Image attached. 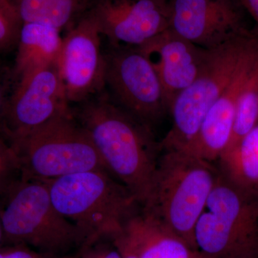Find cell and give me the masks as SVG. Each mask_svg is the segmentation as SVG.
<instances>
[{"label":"cell","instance_id":"cell-1","mask_svg":"<svg viewBox=\"0 0 258 258\" xmlns=\"http://www.w3.org/2000/svg\"><path fill=\"white\" fill-rule=\"evenodd\" d=\"M72 112L91 137L107 172L142 205L161 152L152 128L117 106L106 90Z\"/></svg>","mask_w":258,"mask_h":258},{"label":"cell","instance_id":"cell-2","mask_svg":"<svg viewBox=\"0 0 258 258\" xmlns=\"http://www.w3.org/2000/svg\"><path fill=\"white\" fill-rule=\"evenodd\" d=\"M141 211L198 251L195 230L220 175L218 168L184 150H162Z\"/></svg>","mask_w":258,"mask_h":258},{"label":"cell","instance_id":"cell-3","mask_svg":"<svg viewBox=\"0 0 258 258\" xmlns=\"http://www.w3.org/2000/svg\"><path fill=\"white\" fill-rule=\"evenodd\" d=\"M52 203L84 237L85 245L113 239L140 210L138 199L106 171H88L44 181Z\"/></svg>","mask_w":258,"mask_h":258},{"label":"cell","instance_id":"cell-4","mask_svg":"<svg viewBox=\"0 0 258 258\" xmlns=\"http://www.w3.org/2000/svg\"><path fill=\"white\" fill-rule=\"evenodd\" d=\"M0 215L10 243L50 255L86 243L79 229L56 210L44 181L22 177L0 198Z\"/></svg>","mask_w":258,"mask_h":258},{"label":"cell","instance_id":"cell-5","mask_svg":"<svg viewBox=\"0 0 258 258\" xmlns=\"http://www.w3.org/2000/svg\"><path fill=\"white\" fill-rule=\"evenodd\" d=\"M257 35L244 30L215 48L207 49L198 77L171 105L172 125L160 142L161 151L184 150L196 137L210 108L235 76Z\"/></svg>","mask_w":258,"mask_h":258},{"label":"cell","instance_id":"cell-6","mask_svg":"<svg viewBox=\"0 0 258 258\" xmlns=\"http://www.w3.org/2000/svg\"><path fill=\"white\" fill-rule=\"evenodd\" d=\"M195 241L202 258H258V198L220 173L197 222Z\"/></svg>","mask_w":258,"mask_h":258},{"label":"cell","instance_id":"cell-7","mask_svg":"<svg viewBox=\"0 0 258 258\" xmlns=\"http://www.w3.org/2000/svg\"><path fill=\"white\" fill-rule=\"evenodd\" d=\"M10 144L20 159L23 177L28 179L50 181L84 171H107L72 108Z\"/></svg>","mask_w":258,"mask_h":258},{"label":"cell","instance_id":"cell-8","mask_svg":"<svg viewBox=\"0 0 258 258\" xmlns=\"http://www.w3.org/2000/svg\"><path fill=\"white\" fill-rule=\"evenodd\" d=\"M106 55V88L113 103L152 128L169 113L152 64L136 47H111Z\"/></svg>","mask_w":258,"mask_h":258},{"label":"cell","instance_id":"cell-9","mask_svg":"<svg viewBox=\"0 0 258 258\" xmlns=\"http://www.w3.org/2000/svg\"><path fill=\"white\" fill-rule=\"evenodd\" d=\"M101 32L87 12L62 37L57 66L70 105L80 104L106 90V55Z\"/></svg>","mask_w":258,"mask_h":258},{"label":"cell","instance_id":"cell-10","mask_svg":"<svg viewBox=\"0 0 258 258\" xmlns=\"http://www.w3.org/2000/svg\"><path fill=\"white\" fill-rule=\"evenodd\" d=\"M71 111L57 64L35 70L19 78L10 97L4 136L10 143Z\"/></svg>","mask_w":258,"mask_h":258},{"label":"cell","instance_id":"cell-11","mask_svg":"<svg viewBox=\"0 0 258 258\" xmlns=\"http://www.w3.org/2000/svg\"><path fill=\"white\" fill-rule=\"evenodd\" d=\"M88 12L111 47H139L169 28L170 0H92Z\"/></svg>","mask_w":258,"mask_h":258},{"label":"cell","instance_id":"cell-12","mask_svg":"<svg viewBox=\"0 0 258 258\" xmlns=\"http://www.w3.org/2000/svg\"><path fill=\"white\" fill-rule=\"evenodd\" d=\"M238 0H170L169 29L204 49L247 30Z\"/></svg>","mask_w":258,"mask_h":258},{"label":"cell","instance_id":"cell-13","mask_svg":"<svg viewBox=\"0 0 258 258\" xmlns=\"http://www.w3.org/2000/svg\"><path fill=\"white\" fill-rule=\"evenodd\" d=\"M136 47L155 71L169 112L176 97L198 77L207 49L197 46L169 28Z\"/></svg>","mask_w":258,"mask_h":258},{"label":"cell","instance_id":"cell-14","mask_svg":"<svg viewBox=\"0 0 258 258\" xmlns=\"http://www.w3.org/2000/svg\"><path fill=\"white\" fill-rule=\"evenodd\" d=\"M249 75L250 69L247 66L239 68L205 115L196 137L184 151L212 164L218 161L228 147L237 99Z\"/></svg>","mask_w":258,"mask_h":258},{"label":"cell","instance_id":"cell-15","mask_svg":"<svg viewBox=\"0 0 258 258\" xmlns=\"http://www.w3.org/2000/svg\"><path fill=\"white\" fill-rule=\"evenodd\" d=\"M112 240L137 258H198L200 253L175 232L140 210Z\"/></svg>","mask_w":258,"mask_h":258},{"label":"cell","instance_id":"cell-16","mask_svg":"<svg viewBox=\"0 0 258 258\" xmlns=\"http://www.w3.org/2000/svg\"><path fill=\"white\" fill-rule=\"evenodd\" d=\"M15 75L19 78L35 70L57 64L62 47L60 31L36 23H22Z\"/></svg>","mask_w":258,"mask_h":258},{"label":"cell","instance_id":"cell-17","mask_svg":"<svg viewBox=\"0 0 258 258\" xmlns=\"http://www.w3.org/2000/svg\"><path fill=\"white\" fill-rule=\"evenodd\" d=\"M222 176L237 189L258 198V125L218 161Z\"/></svg>","mask_w":258,"mask_h":258},{"label":"cell","instance_id":"cell-18","mask_svg":"<svg viewBox=\"0 0 258 258\" xmlns=\"http://www.w3.org/2000/svg\"><path fill=\"white\" fill-rule=\"evenodd\" d=\"M92 0H12L20 21L49 25L60 30L75 25Z\"/></svg>","mask_w":258,"mask_h":258},{"label":"cell","instance_id":"cell-19","mask_svg":"<svg viewBox=\"0 0 258 258\" xmlns=\"http://www.w3.org/2000/svg\"><path fill=\"white\" fill-rule=\"evenodd\" d=\"M258 125V62L244 83L236 105L232 135L225 152L235 147Z\"/></svg>","mask_w":258,"mask_h":258},{"label":"cell","instance_id":"cell-20","mask_svg":"<svg viewBox=\"0 0 258 258\" xmlns=\"http://www.w3.org/2000/svg\"><path fill=\"white\" fill-rule=\"evenodd\" d=\"M23 177L21 164L16 152L0 133V198Z\"/></svg>","mask_w":258,"mask_h":258},{"label":"cell","instance_id":"cell-21","mask_svg":"<svg viewBox=\"0 0 258 258\" xmlns=\"http://www.w3.org/2000/svg\"><path fill=\"white\" fill-rule=\"evenodd\" d=\"M21 25L13 21L0 7V51L9 48L18 40Z\"/></svg>","mask_w":258,"mask_h":258},{"label":"cell","instance_id":"cell-22","mask_svg":"<svg viewBox=\"0 0 258 258\" xmlns=\"http://www.w3.org/2000/svg\"><path fill=\"white\" fill-rule=\"evenodd\" d=\"M84 258H122V255L113 242V246L103 244L90 249L87 253L85 254Z\"/></svg>","mask_w":258,"mask_h":258},{"label":"cell","instance_id":"cell-23","mask_svg":"<svg viewBox=\"0 0 258 258\" xmlns=\"http://www.w3.org/2000/svg\"><path fill=\"white\" fill-rule=\"evenodd\" d=\"M10 97L8 96V83L0 71V133L4 136L5 115L8 108ZM5 137V136H4Z\"/></svg>","mask_w":258,"mask_h":258},{"label":"cell","instance_id":"cell-24","mask_svg":"<svg viewBox=\"0 0 258 258\" xmlns=\"http://www.w3.org/2000/svg\"><path fill=\"white\" fill-rule=\"evenodd\" d=\"M238 2L255 22V30L258 32V0H238Z\"/></svg>","mask_w":258,"mask_h":258},{"label":"cell","instance_id":"cell-25","mask_svg":"<svg viewBox=\"0 0 258 258\" xmlns=\"http://www.w3.org/2000/svg\"><path fill=\"white\" fill-rule=\"evenodd\" d=\"M3 254V258H39L36 254L22 247L10 249Z\"/></svg>","mask_w":258,"mask_h":258},{"label":"cell","instance_id":"cell-26","mask_svg":"<svg viewBox=\"0 0 258 258\" xmlns=\"http://www.w3.org/2000/svg\"><path fill=\"white\" fill-rule=\"evenodd\" d=\"M0 5L3 9L4 10L7 15L10 17L15 23L21 24L20 18H19L18 13L15 10L14 5L12 3L11 0H0Z\"/></svg>","mask_w":258,"mask_h":258},{"label":"cell","instance_id":"cell-27","mask_svg":"<svg viewBox=\"0 0 258 258\" xmlns=\"http://www.w3.org/2000/svg\"><path fill=\"white\" fill-rule=\"evenodd\" d=\"M113 242H114L116 247L119 249L120 254H121L122 255V258H137L130 250H128L126 247H124V246L122 245V244L120 243H118V242H115L114 240H113Z\"/></svg>","mask_w":258,"mask_h":258},{"label":"cell","instance_id":"cell-28","mask_svg":"<svg viewBox=\"0 0 258 258\" xmlns=\"http://www.w3.org/2000/svg\"><path fill=\"white\" fill-rule=\"evenodd\" d=\"M4 242V232H3V223H2L1 215H0V245Z\"/></svg>","mask_w":258,"mask_h":258},{"label":"cell","instance_id":"cell-29","mask_svg":"<svg viewBox=\"0 0 258 258\" xmlns=\"http://www.w3.org/2000/svg\"><path fill=\"white\" fill-rule=\"evenodd\" d=\"M0 258H3V254L1 252H0Z\"/></svg>","mask_w":258,"mask_h":258},{"label":"cell","instance_id":"cell-30","mask_svg":"<svg viewBox=\"0 0 258 258\" xmlns=\"http://www.w3.org/2000/svg\"><path fill=\"white\" fill-rule=\"evenodd\" d=\"M0 7H1V5H0ZM1 8H2V7H1ZM2 9H3V8H2ZM6 14H7V13H6ZM14 22H15V21H14Z\"/></svg>","mask_w":258,"mask_h":258},{"label":"cell","instance_id":"cell-31","mask_svg":"<svg viewBox=\"0 0 258 258\" xmlns=\"http://www.w3.org/2000/svg\"><path fill=\"white\" fill-rule=\"evenodd\" d=\"M198 258H202L201 256H200V257H199Z\"/></svg>","mask_w":258,"mask_h":258}]
</instances>
